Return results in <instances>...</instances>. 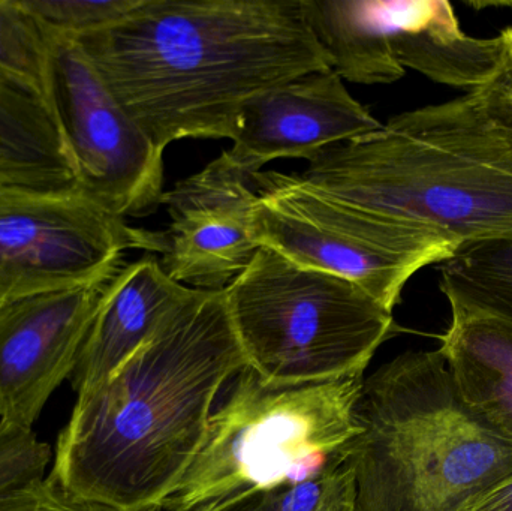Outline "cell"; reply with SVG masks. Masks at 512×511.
Listing matches in <instances>:
<instances>
[{
	"instance_id": "6da1fadb",
	"label": "cell",
	"mask_w": 512,
	"mask_h": 511,
	"mask_svg": "<svg viewBox=\"0 0 512 511\" xmlns=\"http://www.w3.org/2000/svg\"><path fill=\"white\" fill-rule=\"evenodd\" d=\"M225 290H194L104 383L77 395L47 479L110 511L158 507L203 446L222 386L248 368Z\"/></svg>"
},
{
	"instance_id": "8fae6325",
	"label": "cell",
	"mask_w": 512,
	"mask_h": 511,
	"mask_svg": "<svg viewBox=\"0 0 512 511\" xmlns=\"http://www.w3.org/2000/svg\"><path fill=\"white\" fill-rule=\"evenodd\" d=\"M105 285L0 303V422L33 429L71 378Z\"/></svg>"
},
{
	"instance_id": "8992f818",
	"label": "cell",
	"mask_w": 512,
	"mask_h": 511,
	"mask_svg": "<svg viewBox=\"0 0 512 511\" xmlns=\"http://www.w3.org/2000/svg\"><path fill=\"white\" fill-rule=\"evenodd\" d=\"M225 297L249 368L271 389L363 377L399 330L393 312L357 285L270 248H259Z\"/></svg>"
},
{
	"instance_id": "d4e9b609",
	"label": "cell",
	"mask_w": 512,
	"mask_h": 511,
	"mask_svg": "<svg viewBox=\"0 0 512 511\" xmlns=\"http://www.w3.org/2000/svg\"><path fill=\"white\" fill-rule=\"evenodd\" d=\"M492 5L512 6V2L492 3ZM501 35L505 41V48H507V59L508 63H510V68L512 72V26L507 27V29H505L504 32L501 33Z\"/></svg>"
},
{
	"instance_id": "44dd1931",
	"label": "cell",
	"mask_w": 512,
	"mask_h": 511,
	"mask_svg": "<svg viewBox=\"0 0 512 511\" xmlns=\"http://www.w3.org/2000/svg\"><path fill=\"white\" fill-rule=\"evenodd\" d=\"M45 32L77 39L117 23L140 0H21Z\"/></svg>"
},
{
	"instance_id": "e0dca14e",
	"label": "cell",
	"mask_w": 512,
	"mask_h": 511,
	"mask_svg": "<svg viewBox=\"0 0 512 511\" xmlns=\"http://www.w3.org/2000/svg\"><path fill=\"white\" fill-rule=\"evenodd\" d=\"M0 182L35 188L75 185V171L53 110L0 84Z\"/></svg>"
},
{
	"instance_id": "2e32d148",
	"label": "cell",
	"mask_w": 512,
	"mask_h": 511,
	"mask_svg": "<svg viewBox=\"0 0 512 511\" xmlns=\"http://www.w3.org/2000/svg\"><path fill=\"white\" fill-rule=\"evenodd\" d=\"M303 9L342 80L373 86L405 75L391 50L379 0H303Z\"/></svg>"
},
{
	"instance_id": "5bb4252c",
	"label": "cell",
	"mask_w": 512,
	"mask_h": 511,
	"mask_svg": "<svg viewBox=\"0 0 512 511\" xmlns=\"http://www.w3.org/2000/svg\"><path fill=\"white\" fill-rule=\"evenodd\" d=\"M379 9L400 66L435 83L471 92L486 86L507 62L502 35H466L447 0H379Z\"/></svg>"
},
{
	"instance_id": "ac0fdd59",
	"label": "cell",
	"mask_w": 512,
	"mask_h": 511,
	"mask_svg": "<svg viewBox=\"0 0 512 511\" xmlns=\"http://www.w3.org/2000/svg\"><path fill=\"white\" fill-rule=\"evenodd\" d=\"M451 315H486L512 324V236L463 243L441 266Z\"/></svg>"
},
{
	"instance_id": "cb8c5ba5",
	"label": "cell",
	"mask_w": 512,
	"mask_h": 511,
	"mask_svg": "<svg viewBox=\"0 0 512 511\" xmlns=\"http://www.w3.org/2000/svg\"><path fill=\"white\" fill-rule=\"evenodd\" d=\"M466 511H512V476L475 501Z\"/></svg>"
},
{
	"instance_id": "7402d4cb",
	"label": "cell",
	"mask_w": 512,
	"mask_h": 511,
	"mask_svg": "<svg viewBox=\"0 0 512 511\" xmlns=\"http://www.w3.org/2000/svg\"><path fill=\"white\" fill-rule=\"evenodd\" d=\"M53 450L33 429L0 422V497L45 479Z\"/></svg>"
},
{
	"instance_id": "7a4b0ae2",
	"label": "cell",
	"mask_w": 512,
	"mask_h": 511,
	"mask_svg": "<svg viewBox=\"0 0 512 511\" xmlns=\"http://www.w3.org/2000/svg\"><path fill=\"white\" fill-rule=\"evenodd\" d=\"M72 41L164 152L182 138H230L248 99L331 69L303 0H140Z\"/></svg>"
},
{
	"instance_id": "9a60e30c",
	"label": "cell",
	"mask_w": 512,
	"mask_h": 511,
	"mask_svg": "<svg viewBox=\"0 0 512 511\" xmlns=\"http://www.w3.org/2000/svg\"><path fill=\"white\" fill-rule=\"evenodd\" d=\"M439 353L463 402L512 444V324L486 315H451Z\"/></svg>"
},
{
	"instance_id": "7c38bea8",
	"label": "cell",
	"mask_w": 512,
	"mask_h": 511,
	"mask_svg": "<svg viewBox=\"0 0 512 511\" xmlns=\"http://www.w3.org/2000/svg\"><path fill=\"white\" fill-rule=\"evenodd\" d=\"M370 114L333 71L310 72L248 99L234 120L225 150L249 174L276 159L312 161L336 144L378 131Z\"/></svg>"
},
{
	"instance_id": "9c48e42d",
	"label": "cell",
	"mask_w": 512,
	"mask_h": 511,
	"mask_svg": "<svg viewBox=\"0 0 512 511\" xmlns=\"http://www.w3.org/2000/svg\"><path fill=\"white\" fill-rule=\"evenodd\" d=\"M51 39V105L75 186L114 215H152L164 197V150L117 101L80 45Z\"/></svg>"
},
{
	"instance_id": "d6986e66",
	"label": "cell",
	"mask_w": 512,
	"mask_h": 511,
	"mask_svg": "<svg viewBox=\"0 0 512 511\" xmlns=\"http://www.w3.org/2000/svg\"><path fill=\"white\" fill-rule=\"evenodd\" d=\"M51 80L50 36L21 0H0V84L53 110Z\"/></svg>"
},
{
	"instance_id": "603a6c76",
	"label": "cell",
	"mask_w": 512,
	"mask_h": 511,
	"mask_svg": "<svg viewBox=\"0 0 512 511\" xmlns=\"http://www.w3.org/2000/svg\"><path fill=\"white\" fill-rule=\"evenodd\" d=\"M0 511H110L66 497L50 480H38L0 497Z\"/></svg>"
},
{
	"instance_id": "ffe728a7",
	"label": "cell",
	"mask_w": 512,
	"mask_h": 511,
	"mask_svg": "<svg viewBox=\"0 0 512 511\" xmlns=\"http://www.w3.org/2000/svg\"><path fill=\"white\" fill-rule=\"evenodd\" d=\"M351 465L312 482L274 489H248L198 511H354Z\"/></svg>"
},
{
	"instance_id": "277c9868",
	"label": "cell",
	"mask_w": 512,
	"mask_h": 511,
	"mask_svg": "<svg viewBox=\"0 0 512 511\" xmlns=\"http://www.w3.org/2000/svg\"><path fill=\"white\" fill-rule=\"evenodd\" d=\"M357 419L354 511H466L512 476V444L463 402L439 350L364 380Z\"/></svg>"
},
{
	"instance_id": "52a82bcc",
	"label": "cell",
	"mask_w": 512,
	"mask_h": 511,
	"mask_svg": "<svg viewBox=\"0 0 512 511\" xmlns=\"http://www.w3.org/2000/svg\"><path fill=\"white\" fill-rule=\"evenodd\" d=\"M255 237L297 266L339 276L393 312L409 279L453 257V237L337 197L303 174L258 171Z\"/></svg>"
},
{
	"instance_id": "30bf717a",
	"label": "cell",
	"mask_w": 512,
	"mask_h": 511,
	"mask_svg": "<svg viewBox=\"0 0 512 511\" xmlns=\"http://www.w3.org/2000/svg\"><path fill=\"white\" fill-rule=\"evenodd\" d=\"M258 192L254 174L222 153L204 170L164 192L170 224L161 231L168 278L194 290L222 291L252 263Z\"/></svg>"
},
{
	"instance_id": "5b68a950",
	"label": "cell",
	"mask_w": 512,
	"mask_h": 511,
	"mask_svg": "<svg viewBox=\"0 0 512 511\" xmlns=\"http://www.w3.org/2000/svg\"><path fill=\"white\" fill-rule=\"evenodd\" d=\"M363 377L289 389L240 372L224 405L210 416L200 452L164 511H198L248 489L295 486L336 473L361 434Z\"/></svg>"
},
{
	"instance_id": "4fadbf2b",
	"label": "cell",
	"mask_w": 512,
	"mask_h": 511,
	"mask_svg": "<svg viewBox=\"0 0 512 511\" xmlns=\"http://www.w3.org/2000/svg\"><path fill=\"white\" fill-rule=\"evenodd\" d=\"M144 255L107 282L72 372L77 395L104 383L158 332L168 315L191 294Z\"/></svg>"
},
{
	"instance_id": "ba28073f",
	"label": "cell",
	"mask_w": 512,
	"mask_h": 511,
	"mask_svg": "<svg viewBox=\"0 0 512 511\" xmlns=\"http://www.w3.org/2000/svg\"><path fill=\"white\" fill-rule=\"evenodd\" d=\"M161 248L78 186L0 182V303L104 284L129 249Z\"/></svg>"
},
{
	"instance_id": "3957f363",
	"label": "cell",
	"mask_w": 512,
	"mask_h": 511,
	"mask_svg": "<svg viewBox=\"0 0 512 511\" xmlns=\"http://www.w3.org/2000/svg\"><path fill=\"white\" fill-rule=\"evenodd\" d=\"M304 179L459 245L512 236V72L328 147Z\"/></svg>"
}]
</instances>
